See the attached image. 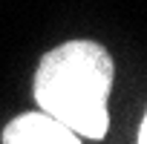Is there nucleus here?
I'll list each match as a JSON object with an SVG mask.
<instances>
[{"instance_id":"1","label":"nucleus","mask_w":147,"mask_h":144,"mask_svg":"<svg viewBox=\"0 0 147 144\" xmlns=\"http://www.w3.org/2000/svg\"><path fill=\"white\" fill-rule=\"evenodd\" d=\"M113 78L115 66L101 43L69 40L40 58L35 72V101L81 138H104L110 130L107 98Z\"/></svg>"},{"instance_id":"2","label":"nucleus","mask_w":147,"mask_h":144,"mask_svg":"<svg viewBox=\"0 0 147 144\" xmlns=\"http://www.w3.org/2000/svg\"><path fill=\"white\" fill-rule=\"evenodd\" d=\"M3 141L6 144H78L81 135L40 110V112H23L12 124H6Z\"/></svg>"},{"instance_id":"3","label":"nucleus","mask_w":147,"mask_h":144,"mask_svg":"<svg viewBox=\"0 0 147 144\" xmlns=\"http://www.w3.org/2000/svg\"><path fill=\"white\" fill-rule=\"evenodd\" d=\"M138 141L147 144V112H144V121H141V130H138Z\"/></svg>"}]
</instances>
